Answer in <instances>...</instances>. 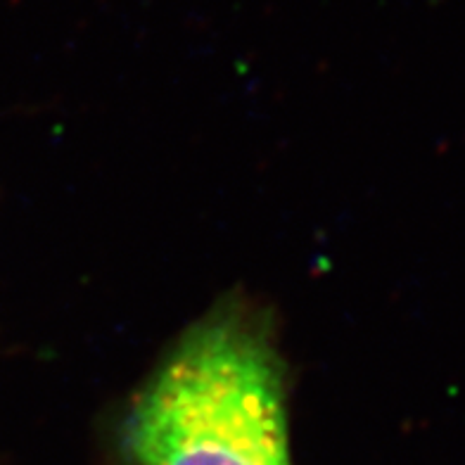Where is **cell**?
<instances>
[{
  "mask_svg": "<svg viewBox=\"0 0 465 465\" xmlns=\"http://www.w3.org/2000/svg\"><path fill=\"white\" fill-rule=\"evenodd\" d=\"M129 465H292L269 316L228 300L181 335L124 418Z\"/></svg>",
  "mask_w": 465,
  "mask_h": 465,
  "instance_id": "obj_1",
  "label": "cell"
}]
</instances>
